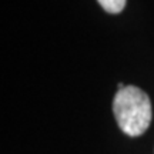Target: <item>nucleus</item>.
<instances>
[{
    "label": "nucleus",
    "instance_id": "nucleus-1",
    "mask_svg": "<svg viewBox=\"0 0 154 154\" xmlns=\"http://www.w3.org/2000/svg\"><path fill=\"white\" fill-rule=\"evenodd\" d=\"M113 113L120 130L127 136L137 137L151 123V101L147 93L136 86L120 88L113 100Z\"/></svg>",
    "mask_w": 154,
    "mask_h": 154
},
{
    "label": "nucleus",
    "instance_id": "nucleus-2",
    "mask_svg": "<svg viewBox=\"0 0 154 154\" xmlns=\"http://www.w3.org/2000/svg\"><path fill=\"white\" fill-rule=\"evenodd\" d=\"M97 2L107 13L117 14V13H121L123 9L126 7L127 0H97Z\"/></svg>",
    "mask_w": 154,
    "mask_h": 154
}]
</instances>
